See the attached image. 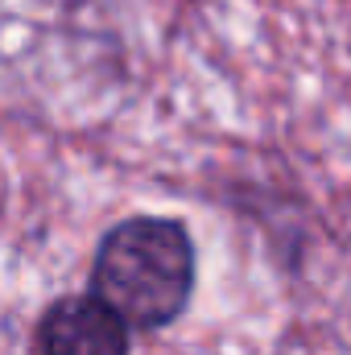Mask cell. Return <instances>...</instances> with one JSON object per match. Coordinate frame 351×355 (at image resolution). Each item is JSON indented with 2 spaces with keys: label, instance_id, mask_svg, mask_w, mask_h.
Listing matches in <instances>:
<instances>
[{
  "label": "cell",
  "instance_id": "1",
  "mask_svg": "<svg viewBox=\"0 0 351 355\" xmlns=\"http://www.w3.org/2000/svg\"><path fill=\"white\" fill-rule=\"evenodd\" d=\"M91 289L137 331H157L174 322L194 289L190 236L174 219L153 215L116 223L95 252Z\"/></svg>",
  "mask_w": 351,
  "mask_h": 355
},
{
  "label": "cell",
  "instance_id": "2",
  "mask_svg": "<svg viewBox=\"0 0 351 355\" xmlns=\"http://www.w3.org/2000/svg\"><path fill=\"white\" fill-rule=\"evenodd\" d=\"M42 355H128V322L103 297H62L37 327Z\"/></svg>",
  "mask_w": 351,
  "mask_h": 355
}]
</instances>
